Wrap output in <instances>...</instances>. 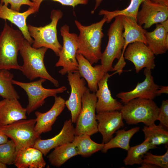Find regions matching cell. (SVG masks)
Instances as JSON below:
<instances>
[{"label": "cell", "mask_w": 168, "mask_h": 168, "mask_svg": "<svg viewBox=\"0 0 168 168\" xmlns=\"http://www.w3.org/2000/svg\"><path fill=\"white\" fill-rule=\"evenodd\" d=\"M111 75L107 72L98 82V88L96 92L97 98L96 104V112H100L113 111H120L123 105L111 95L108 84V81Z\"/></svg>", "instance_id": "obj_18"}, {"label": "cell", "mask_w": 168, "mask_h": 168, "mask_svg": "<svg viewBox=\"0 0 168 168\" xmlns=\"http://www.w3.org/2000/svg\"><path fill=\"white\" fill-rule=\"evenodd\" d=\"M7 168L6 165L0 162V168Z\"/></svg>", "instance_id": "obj_42"}, {"label": "cell", "mask_w": 168, "mask_h": 168, "mask_svg": "<svg viewBox=\"0 0 168 168\" xmlns=\"http://www.w3.org/2000/svg\"><path fill=\"white\" fill-rule=\"evenodd\" d=\"M16 156V146L12 140L0 145V162L6 165L13 164Z\"/></svg>", "instance_id": "obj_32"}, {"label": "cell", "mask_w": 168, "mask_h": 168, "mask_svg": "<svg viewBox=\"0 0 168 168\" xmlns=\"http://www.w3.org/2000/svg\"><path fill=\"white\" fill-rule=\"evenodd\" d=\"M75 136V128L71 119L66 120L60 132L50 138L38 139L34 147L40 150L44 156L52 149L62 145L72 142Z\"/></svg>", "instance_id": "obj_16"}, {"label": "cell", "mask_w": 168, "mask_h": 168, "mask_svg": "<svg viewBox=\"0 0 168 168\" xmlns=\"http://www.w3.org/2000/svg\"><path fill=\"white\" fill-rule=\"evenodd\" d=\"M124 57L133 63L137 73L144 68L152 70L156 66L154 54L147 45L142 42L128 44Z\"/></svg>", "instance_id": "obj_12"}, {"label": "cell", "mask_w": 168, "mask_h": 168, "mask_svg": "<svg viewBox=\"0 0 168 168\" xmlns=\"http://www.w3.org/2000/svg\"><path fill=\"white\" fill-rule=\"evenodd\" d=\"M35 119H22L7 125L0 124V131L11 139L16 146V154L20 150L34 147L40 138L35 129Z\"/></svg>", "instance_id": "obj_6"}, {"label": "cell", "mask_w": 168, "mask_h": 168, "mask_svg": "<svg viewBox=\"0 0 168 168\" xmlns=\"http://www.w3.org/2000/svg\"><path fill=\"white\" fill-rule=\"evenodd\" d=\"M76 58L78 63V72L81 77L86 81L90 91L95 93L98 88V82L106 73L101 64L92 66L89 61L80 54L77 53Z\"/></svg>", "instance_id": "obj_19"}, {"label": "cell", "mask_w": 168, "mask_h": 168, "mask_svg": "<svg viewBox=\"0 0 168 168\" xmlns=\"http://www.w3.org/2000/svg\"><path fill=\"white\" fill-rule=\"evenodd\" d=\"M0 3L8 6V4L10 5L11 9L17 12H20L21 7L23 5H27L30 7H33V3L30 0H0Z\"/></svg>", "instance_id": "obj_35"}, {"label": "cell", "mask_w": 168, "mask_h": 168, "mask_svg": "<svg viewBox=\"0 0 168 168\" xmlns=\"http://www.w3.org/2000/svg\"><path fill=\"white\" fill-rule=\"evenodd\" d=\"M69 27L66 24L60 28L63 39V45L59 54V59L55 64L56 67H62L58 72L64 75L69 72L78 71V63L76 58L78 49V35L69 31Z\"/></svg>", "instance_id": "obj_8"}, {"label": "cell", "mask_w": 168, "mask_h": 168, "mask_svg": "<svg viewBox=\"0 0 168 168\" xmlns=\"http://www.w3.org/2000/svg\"><path fill=\"white\" fill-rule=\"evenodd\" d=\"M159 108L153 100L136 98L123 105L120 110L128 125L142 123L149 126L158 120Z\"/></svg>", "instance_id": "obj_4"}, {"label": "cell", "mask_w": 168, "mask_h": 168, "mask_svg": "<svg viewBox=\"0 0 168 168\" xmlns=\"http://www.w3.org/2000/svg\"><path fill=\"white\" fill-rule=\"evenodd\" d=\"M43 155L35 147H28L17 153L14 164L18 168H43L46 165Z\"/></svg>", "instance_id": "obj_23"}, {"label": "cell", "mask_w": 168, "mask_h": 168, "mask_svg": "<svg viewBox=\"0 0 168 168\" xmlns=\"http://www.w3.org/2000/svg\"><path fill=\"white\" fill-rule=\"evenodd\" d=\"M140 168H159L157 166L150 163L142 162Z\"/></svg>", "instance_id": "obj_39"}, {"label": "cell", "mask_w": 168, "mask_h": 168, "mask_svg": "<svg viewBox=\"0 0 168 168\" xmlns=\"http://www.w3.org/2000/svg\"><path fill=\"white\" fill-rule=\"evenodd\" d=\"M90 136L86 134L75 136L72 142L76 147L78 155L88 157L102 149L104 144L94 142Z\"/></svg>", "instance_id": "obj_27"}, {"label": "cell", "mask_w": 168, "mask_h": 168, "mask_svg": "<svg viewBox=\"0 0 168 168\" xmlns=\"http://www.w3.org/2000/svg\"><path fill=\"white\" fill-rule=\"evenodd\" d=\"M33 3V8L36 12L39 11L40 6L42 2L44 0H30ZM58 2L63 5L72 7L73 8L79 4L86 5L88 2V0H50Z\"/></svg>", "instance_id": "obj_34"}, {"label": "cell", "mask_w": 168, "mask_h": 168, "mask_svg": "<svg viewBox=\"0 0 168 168\" xmlns=\"http://www.w3.org/2000/svg\"><path fill=\"white\" fill-rule=\"evenodd\" d=\"M48 49L45 47L35 48L25 39L19 51L23 61L20 71L30 81L44 78L58 87V81L50 75L44 65V58Z\"/></svg>", "instance_id": "obj_2"}, {"label": "cell", "mask_w": 168, "mask_h": 168, "mask_svg": "<svg viewBox=\"0 0 168 168\" xmlns=\"http://www.w3.org/2000/svg\"><path fill=\"white\" fill-rule=\"evenodd\" d=\"M97 100L95 93H91L88 89L82 97V109L75 128V136H91L98 132L96 114Z\"/></svg>", "instance_id": "obj_10"}, {"label": "cell", "mask_w": 168, "mask_h": 168, "mask_svg": "<svg viewBox=\"0 0 168 168\" xmlns=\"http://www.w3.org/2000/svg\"><path fill=\"white\" fill-rule=\"evenodd\" d=\"M54 97V104L49 110L44 113L35 112L36 122L35 129L40 135L52 130L53 125L65 107V100L64 99L60 96Z\"/></svg>", "instance_id": "obj_17"}, {"label": "cell", "mask_w": 168, "mask_h": 168, "mask_svg": "<svg viewBox=\"0 0 168 168\" xmlns=\"http://www.w3.org/2000/svg\"><path fill=\"white\" fill-rule=\"evenodd\" d=\"M46 80L40 78L37 81L24 82L13 80V84L21 88L28 96V103L26 108L28 115L43 105L47 97H55L57 94L62 93L67 90L64 86L56 89L45 88L43 87L42 84Z\"/></svg>", "instance_id": "obj_9"}, {"label": "cell", "mask_w": 168, "mask_h": 168, "mask_svg": "<svg viewBox=\"0 0 168 168\" xmlns=\"http://www.w3.org/2000/svg\"><path fill=\"white\" fill-rule=\"evenodd\" d=\"M106 21L105 16L100 21L88 26L83 25L77 20L74 21L79 32L77 53L82 54L92 65L100 59L102 40L104 36L102 27Z\"/></svg>", "instance_id": "obj_1"}, {"label": "cell", "mask_w": 168, "mask_h": 168, "mask_svg": "<svg viewBox=\"0 0 168 168\" xmlns=\"http://www.w3.org/2000/svg\"><path fill=\"white\" fill-rule=\"evenodd\" d=\"M103 0H95L96 3L94 9L91 11V13L93 14L97 8Z\"/></svg>", "instance_id": "obj_41"}, {"label": "cell", "mask_w": 168, "mask_h": 168, "mask_svg": "<svg viewBox=\"0 0 168 168\" xmlns=\"http://www.w3.org/2000/svg\"><path fill=\"white\" fill-rule=\"evenodd\" d=\"M114 18L108 31V44L100 59L102 68L105 73L112 71L113 62L115 59L119 60L120 58L124 44L121 16Z\"/></svg>", "instance_id": "obj_7"}, {"label": "cell", "mask_w": 168, "mask_h": 168, "mask_svg": "<svg viewBox=\"0 0 168 168\" xmlns=\"http://www.w3.org/2000/svg\"><path fill=\"white\" fill-rule=\"evenodd\" d=\"M145 139L148 138L150 142L156 146L168 143V132L162 125L155 124L149 126H144L142 129Z\"/></svg>", "instance_id": "obj_30"}, {"label": "cell", "mask_w": 168, "mask_h": 168, "mask_svg": "<svg viewBox=\"0 0 168 168\" xmlns=\"http://www.w3.org/2000/svg\"><path fill=\"white\" fill-rule=\"evenodd\" d=\"M146 0H131L128 6L122 10H116L110 11L101 9L99 13L100 15L105 16L107 18L106 22H110L113 19L118 16H125L134 17L136 16L141 4Z\"/></svg>", "instance_id": "obj_31"}, {"label": "cell", "mask_w": 168, "mask_h": 168, "mask_svg": "<svg viewBox=\"0 0 168 168\" xmlns=\"http://www.w3.org/2000/svg\"><path fill=\"white\" fill-rule=\"evenodd\" d=\"M151 70L146 68L144 69L145 79L142 82H138L132 90L121 92L116 95V96L121 99V103L125 104L136 98L153 100L157 96L156 91L160 86L155 82Z\"/></svg>", "instance_id": "obj_14"}, {"label": "cell", "mask_w": 168, "mask_h": 168, "mask_svg": "<svg viewBox=\"0 0 168 168\" xmlns=\"http://www.w3.org/2000/svg\"><path fill=\"white\" fill-rule=\"evenodd\" d=\"M147 46L154 55L165 54L168 49V30L157 24L154 30L145 33Z\"/></svg>", "instance_id": "obj_24"}, {"label": "cell", "mask_w": 168, "mask_h": 168, "mask_svg": "<svg viewBox=\"0 0 168 168\" xmlns=\"http://www.w3.org/2000/svg\"><path fill=\"white\" fill-rule=\"evenodd\" d=\"M124 31L123 35L124 44L122 51L123 55L129 44L135 42H142L147 45L145 37L147 31L138 23L136 19L130 16H121Z\"/></svg>", "instance_id": "obj_22"}, {"label": "cell", "mask_w": 168, "mask_h": 168, "mask_svg": "<svg viewBox=\"0 0 168 168\" xmlns=\"http://www.w3.org/2000/svg\"><path fill=\"white\" fill-rule=\"evenodd\" d=\"M77 155L76 148L72 142L56 147L48 158L51 165L59 167L69 159Z\"/></svg>", "instance_id": "obj_26"}, {"label": "cell", "mask_w": 168, "mask_h": 168, "mask_svg": "<svg viewBox=\"0 0 168 168\" xmlns=\"http://www.w3.org/2000/svg\"><path fill=\"white\" fill-rule=\"evenodd\" d=\"M151 1L159 4L168 6V0H150Z\"/></svg>", "instance_id": "obj_40"}, {"label": "cell", "mask_w": 168, "mask_h": 168, "mask_svg": "<svg viewBox=\"0 0 168 168\" xmlns=\"http://www.w3.org/2000/svg\"><path fill=\"white\" fill-rule=\"evenodd\" d=\"M35 13L33 8L29 7L25 12H20L9 8L7 6L0 3V18L9 21L17 26L25 39L31 45L33 44V40L29 34L26 19L29 16Z\"/></svg>", "instance_id": "obj_20"}, {"label": "cell", "mask_w": 168, "mask_h": 168, "mask_svg": "<svg viewBox=\"0 0 168 168\" xmlns=\"http://www.w3.org/2000/svg\"><path fill=\"white\" fill-rule=\"evenodd\" d=\"M25 40L20 30L13 29L5 22L0 33V69L20 70L17 56Z\"/></svg>", "instance_id": "obj_3"}, {"label": "cell", "mask_w": 168, "mask_h": 168, "mask_svg": "<svg viewBox=\"0 0 168 168\" xmlns=\"http://www.w3.org/2000/svg\"><path fill=\"white\" fill-rule=\"evenodd\" d=\"M143 162L152 164L159 168H168V149L162 155H153L147 152L143 156Z\"/></svg>", "instance_id": "obj_33"}, {"label": "cell", "mask_w": 168, "mask_h": 168, "mask_svg": "<svg viewBox=\"0 0 168 168\" xmlns=\"http://www.w3.org/2000/svg\"><path fill=\"white\" fill-rule=\"evenodd\" d=\"M162 94H168V86H160L156 91L157 96H159Z\"/></svg>", "instance_id": "obj_37"}, {"label": "cell", "mask_w": 168, "mask_h": 168, "mask_svg": "<svg viewBox=\"0 0 168 168\" xmlns=\"http://www.w3.org/2000/svg\"><path fill=\"white\" fill-rule=\"evenodd\" d=\"M140 129V127H136L127 131L125 129L118 130L116 132V136L104 144L101 151L106 153L109 149L115 148L127 151L130 147L129 142L131 138Z\"/></svg>", "instance_id": "obj_25"}, {"label": "cell", "mask_w": 168, "mask_h": 168, "mask_svg": "<svg viewBox=\"0 0 168 168\" xmlns=\"http://www.w3.org/2000/svg\"><path fill=\"white\" fill-rule=\"evenodd\" d=\"M13 74L7 69H0V96L3 99H19L13 86Z\"/></svg>", "instance_id": "obj_29"}, {"label": "cell", "mask_w": 168, "mask_h": 168, "mask_svg": "<svg viewBox=\"0 0 168 168\" xmlns=\"http://www.w3.org/2000/svg\"><path fill=\"white\" fill-rule=\"evenodd\" d=\"M26 108L18 99H3L0 101V124L7 125L22 119H26Z\"/></svg>", "instance_id": "obj_21"}, {"label": "cell", "mask_w": 168, "mask_h": 168, "mask_svg": "<svg viewBox=\"0 0 168 168\" xmlns=\"http://www.w3.org/2000/svg\"><path fill=\"white\" fill-rule=\"evenodd\" d=\"M67 74L71 91L68 99L65 101V105L70 112L72 122L75 123L81 110L82 96L88 88L86 86L85 80L81 77L78 71Z\"/></svg>", "instance_id": "obj_11"}, {"label": "cell", "mask_w": 168, "mask_h": 168, "mask_svg": "<svg viewBox=\"0 0 168 168\" xmlns=\"http://www.w3.org/2000/svg\"><path fill=\"white\" fill-rule=\"evenodd\" d=\"M158 120L160 124L164 127L168 128V100H163L159 108Z\"/></svg>", "instance_id": "obj_36"}, {"label": "cell", "mask_w": 168, "mask_h": 168, "mask_svg": "<svg viewBox=\"0 0 168 168\" xmlns=\"http://www.w3.org/2000/svg\"><path fill=\"white\" fill-rule=\"evenodd\" d=\"M156 148V146L151 143L147 138L141 144L130 147L123 162L126 166L140 165L143 162V157L145 154L149 150Z\"/></svg>", "instance_id": "obj_28"}, {"label": "cell", "mask_w": 168, "mask_h": 168, "mask_svg": "<svg viewBox=\"0 0 168 168\" xmlns=\"http://www.w3.org/2000/svg\"><path fill=\"white\" fill-rule=\"evenodd\" d=\"M168 18V6L146 0L142 3V8L138 13L136 20L139 25L144 24V29H146L153 24L166 21Z\"/></svg>", "instance_id": "obj_13"}, {"label": "cell", "mask_w": 168, "mask_h": 168, "mask_svg": "<svg viewBox=\"0 0 168 168\" xmlns=\"http://www.w3.org/2000/svg\"><path fill=\"white\" fill-rule=\"evenodd\" d=\"M96 119L98 122V131L102 136V143L104 144L113 137V135L117 131L124 126L120 111L97 113Z\"/></svg>", "instance_id": "obj_15"}, {"label": "cell", "mask_w": 168, "mask_h": 168, "mask_svg": "<svg viewBox=\"0 0 168 168\" xmlns=\"http://www.w3.org/2000/svg\"><path fill=\"white\" fill-rule=\"evenodd\" d=\"M63 16V13L61 10L53 9L51 12V21L49 24L40 27L27 25L29 34L33 38V47L49 49L58 56L62 46L58 39L57 27L59 20Z\"/></svg>", "instance_id": "obj_5"}, {"label": "cell", "mask_w": 168, "mask_h": 168, "mask_svg": "<svg viewBox=\"0 0 168 168\" xmlns=\"http://www.w3.org/2000/svg\"><path fill=\"white\" fill-rule=\"evenodd\" d=\"M8 140V137L0 131V145L6 142Z\"/></svg>", "instance_id": "obj_38"}]
</instances>
